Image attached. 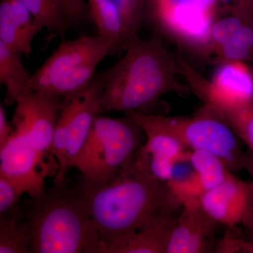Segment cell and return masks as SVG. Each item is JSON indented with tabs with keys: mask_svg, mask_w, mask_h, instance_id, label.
<instances>
[{
	"mask_svg": "<svg viewBox=\"0 0 253 253\" xmlns=\"http://www.w3.org/2000/svg\"><path fill=\"white\" fill-rule=\"evenodd\" d=\"M78 189L99 231L101 253L119 240L177 215L182 205V198L168 182L131 163L109 180L91 182L83 179Z\"/></svg>",
	"mask_w": 253,
	"mask_h": 253,
	"instance_id": "cell-1",
	"label": "cell"
},
{
	"mask_svg": "<svg viewBox=\"0 0 253 253\" xmlns=\"http://www.w3.org/2000/svg\"><path fill=\"white\" fill-rule=\"evenodd\" d=\"M117 62L104 70L101 114L145 110L168 93L190 89L176 81L180 73L176 57L157 36L142 39L136 35Z\"/></svg>",
	"mask_w": 253,
	"mask_h": 253,
	"instance_id": "cell-2",
	"label": "cell"
},
{
	"mask_svg": "<svg viewBox=\"0 0 253 253\" xmlns=\"http://www.w3.org/2000/svg\"><path fill=\"white\" fill-rule=\"evenodd\" d=\"M19 206L31 232V253H101L103 243L83 195L54 184Z\"/></svg>",
	"mask_w": 253,
	"mask_h": 253,
	"instance_id": "cell-3",
	"label": "cell"
},
{
	"mask_svg": "<svg viewBox=\"0 0 253 253\" xmlns=\"http://www.w3.org/2000/svg\"><path fill=\"white\" fill-rule=\"evenodd\" d=\"M124 113L142 130L161 131L174 137L186 149L204 150L214 154L231 172L244 169L246 152L241 139L212 106L204 105L191 117H169L137 111Z\"/></svg>",
	"mask_w": 253,
	"mask_h": 253,
	"instance_id": "cell-4",
	"label": "cell"
},
{
	"mask_svg": "<svg viewBox=\"0 0 253 253\" xmlns=\"http://www.w3.org/2000/svg\"><path fill=\"white\" fill-rule=\"evenodd\" d=\"M116 54L112 43L100 35L63 41L32 74L31 89L69 99L90 83L106 56Z\"/></svg>",
	"mask_w": 253,
	"mask_h": 253,
	"instance_id": "cell-5",
	"label": "cell"
},
{
	"mask_svg": "<svg viewBox=\"0 0 253 253\" xmlns=\"http://www.w3.org/2000/svg\"><path fill=\"white\" fill-rule=\"evenodd\" d=\"M144 131L131 118L97 116L74 167L91 182L109 180L131 164Z\"/></svg>",
	"mask_w": 253,
	"mask_h": 253,
	"instance_id": "cell-6",
	"label": "cell"
},
{
	"mask_svg": "<svg viewBox=\"0 0 253 253\" xmlns=\"http://www.w3.org/2000/svg\"><path fill=\"white\" fill-rule=\"evenodd\" d=\"M104 89V71L72 97L65 99L55 129L51 154L59 164L54 184L66 181L65 175L75 162L90 134L95 120L101 114Z\"/></svg>",
	"mask_w": 253,
	"mask_h": 253,
	"instance_id": "cell-7",
	"label": "cell"
},
{
	"mask_svg": "<svg viewBox=\"0 0 253 253\" xmlns=\"http://www.w3.org/2000/svg\"><path fill=\"white\" fill-rule=\"evenodd\" d=\"M218 0H157L149 8L153 20L181 44L211 54V33Z\"/></svg>",
	"mask_w": 253,
	"mask_h": 253,
	"instance_id": "cell-8",
	"label": "cell"
},
{
	"mask_svg": "<svg viewBox=\"0 0 253 253\" xmlns=\"http://www.w3.org/2000/svg\"><path fill=\"white\" fill-rule=\"evenodd\" d=\"M181 73L186 76L195 94L205 105L221 112L234 111L253 103V70L244 61H225L218 67L211 81H206L184 61L176 56Z\"/></svg>",
	"mask_w": 253,
	"mask_h": 253,
	"instance_id": "cell-9",
	"label": "cell"
},
{
	"mask_svg": "<svg viewBox=\"0 0 253 253\" xmlns=\"http://www.w3.org/2000/svg\"><path fill=\"white\" fill-rule=\"evenodd\" d=\"M59 164L54 157L41 154L21 131L14 129L4 147L0 149V173L12 181L20 194L32 199L46 192L45 179Z\"/></svg>",
	"mask_w": 253,
	"mask_h": 253,
	"instance_id": "cell-10",
	"label": "cell"
},
{
	"mask_svg": "<svg viewBox=\"0 0 253 253\" xmlns=\"http://www.w3.org/2000/svg\"><path fill=\"white\" fill-rule=\"evenodd\" d=\"M218 8L211 33V54L216 63L253 61V2Z\"/></svg>",
	"mask_w": 253,
	"mask_h": 253,
	"instance_id": "cell-11",
	"label": "cell"
},
{
	"mask_svg": "<svg viewBox=\"0 0 253 253\" xmlns=\"http://www.w3.org/2000/svg\"><path fill=\"white\" fill-rule=\"evenodd\" d=\"M62 96H47L34 91L21 95L16 101L12 124L41 154H51L60 112L64 104Z\"/></svg>",
	"mask_w": 253,
	"mask_h": 253,
	"instance_id": "cell-12",
	"label": "cell"
},
{
	"mask_svg": "<svg viewBox=\"0 0 253 253\" xmlns=\"http://www.w3.org/2000/svg\"><path fill=\"white\" fill-rule=\"evenodd\" d=\"M217 225L201 206L199 196H183L181 212L168 236L165 253L214 252Z\"/></svg>",
	"mask_w": 253,
	"mask_h": 253,
	"instance_id": "cell-13",
	"label": "cell"
},
{
	"mask_svg": "<svg viewBox=\"0 0 253 253\" xmlns=\"http://www.w3.org/2000/svg\"><path fill=\"white\" fill-rule=\"evenodd\" d=\"M205 211L229 228L241 223L253 205V181H245L231 174L224 182L199 196Z\"/></svg>",
	"mask_w": 253,
	"mask_h": 253,
	"instance_id": "cell-14",
	"label": "cell"
},
{
	"mask_svg": "<svg viewBox=\"0 0 253 253\" xmlns=\"http://www.w3.org/2000/svg\"><path fill=\"white\" fill-rule=\"evenodd\" d=\"M177 215L164 218L113 243L103 253H165L168 236Z\"/></svg>",
	"mask_w": 253,
	"mask_h": 253,
	"instance_id": "cell-15",
	"label": "cell"
},
{
	"mask_svg": "<svg viewBox=\"0 0 253 253\" xmlns=\"http://www.w3.org/2000/svg\"><path fill=\"white\" fill-rule=\"evenodd\" d=\"M21 55L0 42V83L6 89V106L16 104L21 95L32 91V74L26 69Z\"/></svg>",
	"mask_w": 253,
	"mask_h": 253,
	"instance_id": "cell-16",
	"label": "cell"
},
{
	"mask_svg": "<svg viewBox=\"0 0 253 253\" xmlns=\"http://www.w3.org/2000/svg\"><path fill=\"white\" fill-rule=\"evenodd\" d=\"M89 18L99 35L112 43L116 52L126 49L122 23L112 0H88Z\"/></svg>",
	"mask_w": 253,
	"mask_h": 253,
	"instance_id": "cell-17",
	"label": "cell"
},
{
	"mask_svg": "<svg viewBox=\"0 0 253 253\" xmlns=\"http://www.w3.org/2000/svg\"><path fill=\"white\" fill-rule=\"evenodd\" d=\"M33 16L40 31L46 28V42L56 38H63L69 29L63 13L61 0H22Z\"/></svg>",
	"mask_w": 253,
	"mask_h": 253,
	"instance_id": "cell-18",
	"label": "cell"
},
{
	"mask_svg": "<svg viewBox=\"0 0 253 253\" xmlns=\"http://www.w3.org/2000/svg\"><path fill=\"white\" fill-rule=\"evenodd\" d=\"M29 224L19 214V206L0 214V253H31Z\"/></svg>",
	"mask_w": 253,
	"mask_h": 253,
	"instance_id": "cell-19",
	"label": "cell"
},
{
	"mask_svg": "<svg viewBox=\"0 0 253 253\" xmlns=\"http://www.w3.org/2000/svg\"><path fill=\"white\" fill-rule=\"evenodd\" d=\"M36 34L27 31L13 17L8 0L0 2V42L21 54H33L32 43Z\"/></svg>",
	"mask_w": 253,
	"mask_h": 253,
	"instance_id": "cell-20",
	"label": "cell"
},
{
	"mask_svg": "<svg viewBox=\"0 0 253 253\" xmlns=\"http://www.w3.org/2000/svg\"><path fill=\"white\" fill-rule=\"evenodd\" d=\"M188 159L196 170L202 192L219 186L232 174L219 158L208 151H191Z\"/></svg>",
	"mask_w": 253,
	"mask_h": 253,
	"instance_id": "cell-21",
	"label": "cell"
},
{
	"mask_svg": "<svg viewBox=\"0 0 253 253\" xmlns=\"http://www.w3.org/2000/svg\"><path fill=\"white\" fill-rule=\"evenodd\" d=\"M122 23L126 48L140 27L146 0H112Z\"/></svg>",
	"mask_w": 253,
	"mask_h": 253,
	"instance_id": "cell-22",
	"label": "cell"
},
{
	"mask_svg": "<svg viewBox=\"0 0 253 253\" xmlns=\"http://www.w3.org/2000/svg\"><path fill=\"white\" fill-rule=\"evenodd\" d=\"M219 112L253 155V103L234 111Z\"/></svg>",
	"mask_w": 253,
	"mask_h": 253,
	"instance_id": "cell-23",
	"label": "cell"
},
{
	"mask_svg": "<svg viewBox=\"0 0 253 253\" xmlns=\"http://www.w3.org/2000/svg\"><path fill=\"white\" fill-rule=\"evenodd\" d=\"M63 13L70 28L81 26L89 18L86 0H61Z\"/></svg>",
	"mask_w": 253,
	"mask_h": 253,
	"instance_id": "cell-24",
	"label": "cell"
},
{
	"mask_svg": "<svg viewBox=\"0 0 253 253\" xmlns=\"http://www.w3.org/2000/svg\"><path fill=\"white\" fill-rule=\"evenodd\" d=\"M21 195L12 181L0 173V214L12 211Z\"/></svg>",
	"mask_w": 253,
	"mask_h": 253,
	"instance_id": "cell-25",
	"label": "cell"
},
{
	"mask_svg": "<svg viewBox=\"0 0 253 253\" xmlns=\"http://www.w3.org/2000/svg\"><path fill=\"white\" fill-rule=\"evenodd\" d=\"M14 129L8 124L4 106L0 104V149L4 147L13 134Z\"/></svg>",
	"mask_w": 253,
	"mask_h": 253,
	"instance_id": "cell-26",
	"label": "cell"
},
{
	"mask_svg": "<svg viewBox=\"0 0 253 253\" xmlns=\"http://www.w3.org/2000/svg\"><path fill=\"white\" fill-rule=\"evenodd\" d=\"M241 224L244 226L245 231L249 237L248 240L253 243V205L246 212Z\"/></svg>",
	"mask_w": 253,
	"mask_h": 253,
	"instance_id": "cell-27",
	"label": "cell"
},
{
	"mask_svg": "<svg viewBox=\"0 0 253 253\" xmlns=\"http://www.w3.org/2000/svg\"><path fill=\"white\" fill-rule=\"evenodd\" d=\"M244 169H246L249 172V174L252 176L253 179V155L250 151L246 152Z\"/></svg>",
	"mask_w": 253,
	"mask_h": 253,
	"instance_id": "cell-28",
	"label": "cell"
},
{
	"mask_svg": "<svg viewBox=\"0 0 253 253\" xmlns=\"http://www.w3.org/2000/svg\"><path fill=\"white\" fill-rule=\"evenodd\" d=\"M146 1H148V5H149V8L151 7V6H152V5L154 4L157 0H146Z\"/></svg>",
	"mask_w": 253,
	"mask_h": 253,
	"instance_id": "cell-29",
	"label": "cell"
},
{
	"mask_svg": "<svg viewBox=\"0 0 253 253\" xmlns=\"http://www.w3.org/2000/svg\"><path fill=\"white\" fill-rule=\"evenodd\" d=\"M250 1H252V2H253V0H250Z\"/></svg>",
	"mask_w": 253,
	"mask_h": 253,
	"instance_id": "cell-30",
	"label": "cell"
}]
</instances>
